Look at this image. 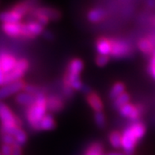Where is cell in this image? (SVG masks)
Returning a JSON list of instances; mask_svg holds the SVG:
<instances>
[{"label": "cell", "mask_w": 155, "mask_h": 155, "mask_svg": "<svg viewBox=\"0 0 155 155\" xmlns=\"http://www.w3.org/2000/svg\"><path fill=\"white\" fill-rule=\"evenodd\" d=\"M147 131L146 125L138 120L132 122L122 133V148L125 155H132L139 140L143 139Z\"/></svg>", "instance_id": "6da1fadb"}, {"label": "cell", "mask_w": 155, "mask_h": 155, "mask_svg": "<svg viewBox=\"0 0 155 155\" xmlns=\"http://www.w3.org/2000/svg\"><path fill=\"white\" fill-rule=\"evenodd\" d=\"M47 99L44 93L37 94L32 104L27 107L26 118L30 127L35 131L39 130L41 119L47 114Z\"/></svg>", "instance_id": "7a4b0ae2"}, {"label": "cell", "mask_w": 155, "mask_h": 155, "mask_svg": "<svg viewBox=\"0 0 155 155\" xmlns=\"http://www.w3.org/2000/svg\"><path fill=\"white\" fill-rule=\"evenodd\" d=\"M84 68L82 59L75 58L69 62L67 71L63 76V84L69 85L74 90H82L83 84L80 79V74Z\"/></svg>", "instance_id": "3957f363"}, {"label": "cell", "mask_w": 155, "mask_h": 155, "mask_svg": "<svg viewBox=\"0 0 155 155\" xmlns=\"http://www.w3.org/2000/svg\"><path fill=\"white\" fill-rule=\"evenodd\" d=\"M0 120L2 123L1 131L2 134L13 135L18 127H21V123L6 104L0 101Z\"/></svg>", "instance_id": "277c9868"}, {"label": "cell", "mask_w": 155, "mask_h": 155, "mask_svg": "<svg viewBox=\"0 0 155 155\" xmlns=\"http://www.w3.org/2000/svg\"><path fill=\"white\" fill-rule=\"evenodd\" d=\"M2 30L6 35L11 37H23L26 39H33L27 25L25 23H3Z\"/></svg>", "instance_id": "5b68a950"}, {"label": "cell", "mask_w": 155, "mask_h": 155, "mask_svg": "<svg viewBox=\"0 0 155 155\" xmlns=\"http://www.w3.org/2000/svg\"><path fill=\"white\" fill-rule=\"evenodd\" d=\"M112 49L110 55L114 58L121 59L127 57L132 53L131 45L126 41L122 39L111 38Z\"/></svg>", "instance_id": "8992f818"}, {"label": "cell", "mask_w": 155, "mask_h": 155, "mask_svg": "<svg viewBox=\"0 0 155 155\" xmlns=\"http://www.w3.org/2000/svg\"><path fill=\"white\" fill-rule=\"evenodd\" d=\"M29 63L26 59H18L16 67L10 73L5 75V84L15 82L19 80H21V78L25 75V74L29 70ZM4 84V85H5Z\"/></svg>", "instance_id": "52a82bcc"}, {"label": "cell", "mask_w": 155, "mask_h": 155, "mask_svg": "<svg viewBox=\"0 0 155 155\" xmlns=\"http://www.w3.org/2000/svg\"><path fill=\"white\" fill-rule=\"evenodd\" d=\"M118 110L121 116L129 119L132 122H135L139 120V118L142 116L143 108L140 104H134L129 102L120 108H119Z\"/></svg>", "instance_id": "ba28073f"}, {"label": "cell", "mask_w": 155, "mask_h": 155, "mask_svg": "<svg viewBox=\"0 0 155 155\" xmlns=\"http://www.w3.org/2000/svg\"><path fill=\"white\" fill-rule=\"evenodd\" d=\"M25 83L22 80H19L15 82L5 84L0 87V101L8 97L15 94H18L20 91L23 90Z\"/></svg>", "instance_id": "9c48e42d"}, {"label": "cell", "mask_w": 155, "mask_h": 155, "mask_svg": "<svg viewBox=\"0 0 155 155\" xmlns=\"http://www.w3.org/2000/svg\"><path fill=\"white\" fill-rule=\"evenodd\" d=\"M137 46L144 55H151L155 51V35H149L139 40Z\"/></svg>", "instance_id": "30bf717a"}, {"label": "cell", "mask_w": 155, "mask_h": 155, "mask_svg": "<svg viewBox=\"0 0 155 155\" xmlns=\"http://www.w3.org/2000/svg\"><path fill=\"white\" fill-rule=\"evenodd\" d=\"M17 62H18V59L12 54L6 52V51L0 53V67L2 68L3 73L5 74V75L10 73L15 69Z\"/></svg>", "instance_id": "8fae6325"}, {"label": "cell", "mask_w": 155, "mask_h": 155, "mask_svg": "<svg viewBox=\"0 0 155 155\" xmlns=\"http://www.w3.org/2000/svg\"><path fill=\"white\" fill-rule=\"evenodd\" d=\"M47 99V108L48 112L50 113H57L61 112L64 108V101L60 97L55 94L49 95L46 97Z\"/></svg>", "instance_id": "7c38bea8"}, {"label": "cell", "mask_w": 155, "mask_h": 155, "mask_svg": "<svg viewBox=\"0 0 155 155\" xmlns=\"http://www.w3.org/2000/svg\"><path fill=\"white\" fill-rule=\"evenodd\" d=\"M96 49L99 55H110L112 49L111 38L106 37H101L96 41Z\"/></svg>", "instance_id": "4fadbf2b"}, {"label": "cell", "mask_w": 155, "mask_h": 155, "mask_svg": "<svg viewBox=\"0 0 155 155\" xmlns=\"http://www.w3.org/2000/svg\"><path fill=\"white\" fill-rule=\"evenodd\" d=\"M86 101L90 108L94 110V112H100L103 110V108H104L103 102H102L101 98L97 93L91 91L86 94Z\"/></svg>", "instance_id": "5bb4252c"}, {"label": "cell", "mask_w": 155, "mask_h": 155, "mask_svg": "<svg viewBox=\"0 0 155 155\" xmlns=\"http://www.w3.org/2000/svg\"><path fill=\"white\" fill-rule=\"evenodd\" d=\"M21 18L22 16L13 10L0 13V21L3 23H18Z\"/></svg>", "instance_id": "9a60e30c"}, {"label": "cell", "mask_w": 155, "mask_h": 155, "mask_svg": "<svg viewBox=\"0 0 155 155\" xmlns=\"http://www.w3.org/2000/svg\"><path fill=\"white\" fill-rule=\"evenodd\" d=\"M56 123L51 113H47L39 124L38 131H51L55 127Z\"/></svg>", "instance_id": "2e32d148"}, {"label": "cell", "mask_w": 155, "mask_h": 155, "mask_svg": "<svg viewBox=\"0 0 155 155\" xmlns=\"http://www.w3.org/2000/svg\"><path fill=\"white\" fill-rule=\"evenodd\" d=\"M39 12L46 16L50 21H57L60 18L61 14L57 9L52 8L50 6H41L37 7Z\"/></svg>", "instance_id": "e0dca14e"}, {"label": "cell", "mask_w": 155, "mask_h": 155, "mask_svg": "<svg viewBox=\"0 0 155 155\" xmlns=\"http://www.w3.org/2000/svg\"><path fill=\"white\" fill-rule=\"evenodd\" d=\"M35 98H36V96L33 94H28V93L23 91V92H20L17 94L15 101L18 104L28 107L33 104L35 101Z\"/></svg>", "instance_id": "ac0fdd59"}, {"label": "cell", "mask_w": 155, "mask_h": 155, "mask_svg": "<svg viewBox=\"0 0 155 155\" xmlns=\"http://www.w3.org/2000/svg\"><path fill=\"white\" fill-rule=\"evenodd\" d=\"M106 16V13L102 9H92L87 14V19L92 23L100 22L101 21L104 20Z\"/></svg>", "instance_id": "d6986e66"}, {"label": "cell", "mask_w": 155, "mask_h": 155, "mask_svg": "<svg viewBox=\"0 0 155 155\" xmlns=\"http://www.w3.org/2000/svg\"><path fill=\"white\" fill-rule=\"evenodd\" d=\"M108 141L111 146L116 149L122 148V133L118 131H112L108 135Z\"/></svg>", "instance_id": "ffe728a7"}, {"label": "cell", "mask_w": 155, "mask_h": 155, "mask_svg": "<svg viewBox=\"0 0 155 155\" xmlns=\"http://www.w3.org/2000/svg\"><path fill=\"white\" fill-rule=\"evenodd\" d=\"M27 27L29 29V32H30L31 35L33 36V38H35L37 36L43 34L45 32V29H44V25L37 22V21H32L29 22L27 23Z\"/></svg>", "instance_id": "44dd1931"}, {"label": "cell", "mask_w": 155, "mask_h": 155, "mask_svg": "<svg viewBox=\"0 0 155 155\" xmlns=\"http://www.w3.org/2000/svg\"><path fill=\"white\" fill-rule=\"evenodd\" d=\"M125 92V85L121 82H116L113 84L109 92V97L112 101L118 97L120 95Z\"/></svg>", "instance_id": "7402d4cb"}, {"label": "cell", "mask_w": 155, "mask_h": 155, "mask_svg": "<svg viewBox=\"0 0 155 155\" xmlns=\"http://www.w3.org/2000/svg\"><path fill=\"white\" fill-rule=\"evenodd\" d=\"M130 99H131V97H130L129 94L124 92V94L120 95L118 97H116L115 100H113V107L116 109H119L122 106H124V104L129 103Z\"/></svg>", "instance_id": "603a6c76"}, {"label": "cell", "mask_w": 155, "mask_h": 155, "mask_svg": "<svg viewBox=\"0 0 155 155\" xmlns=\"http://www.w3.org/2000/svg\"><path fill=\"white\" fill-rule=\"evenodd\" d=\"M13 135L15 138L17 145H19L20 147H21L24 144H25L27 141V135L26 133L25 132L21 127H18L15 133L13 134Z\"/></svg>", "instance_id": "cb8c5ba5"}, {"label": "cell", "mask_w": 155, "mask_h": 155, "mask_svg": "<svg viewBox=\"0 0 155 155\" xmlns=\"http://www.w3.org/2000/svg\"><path fill=\"white\" fill-rule=\"evenodd\" d=\"M103 147L101 143H94L90 145L86 151V155H102Z\"/></svg>", "instance_id": "d4e9b609"}, {"label": "cell", "mask_w": 155, "mask_h": 155, "mask_svg": "<svg viewBox=\"0 0 155 155\" xmlns=\"http://www.w3.org/2000/svg\"><path fill=\"white\" fill-rule=\"evenodd\" d=\"M94 121L96 123L97 126L100 128H103L106 124V120L103 111L100 112H95L94 113Z\"/></svg>", "instance_id": "484cf974"}, {"label": "cell", "mask_w": 155, "mask_h": 155, "mask_svg": "<svg viewBox=\"0 0 155 155\" xmlns=\"http://www.w3.org/2000/svg\"><path fill=\"white\" fill-rule=\"evenodd\" d=\"M23 91L28 93V94H33L34 96H37V94H41V93H44L43 91H41V89L38 86H33V85H26L25 86Z\"/></svg>", "instance_id": "4316f807"}, {"label": "cell", "mask_w": 155, "mask_h": 155, "mask_svg": "<svg viewBox=\"0 0 155 155\" xmlns=\"http://www.w3.org/2000/svg\"><path fill=\"white\" fill-rule=\"evenodd\" d=\"M150 56V59L148 64V72L151 78L155 81V51Z\"/></svg>", "instance_id": "83f0119b"}, {"label": "cell", "mask_w": 155, "mask_h": 155, "mask_svg": "<svg viewBox=\"0 0 155 155\" xmlns=\"http://www.w3.org/2000/svg\"><path fill=\"white\" fill-rule=\"evenodd\" d=\"M109 55H99L96 57L95 62L96 64L98 67H104L109 62Z\"/></svg>", "instance_id": "f1b7e54d"}, {"label": "cell", "mask_w": 155, "mask_h": 155, "mask_svg": "<svg viewBox=\"0 0 155 155\" xmlns=\"http://www.w3.org/2000/svg\"><path fill=\"white\" fill-rule=\"evenodd\" d=\"M2 141L3 144L6 145L14 146L16 144V140L14 135H10V134H2Z\"/></svg>", "instance_id": "f546056e"}, {"label": "cell", "mask_w": 155, "mask_h": 155, "mask_svg": "<svg viewBox=\"0 0 155 155\" xmlns=\"http://www.w3.org/2000/svg\"><path fill=\"white\" fill-rule=\"evenodd\" d=\"M13 150V146L6 145V144H3L1 148V153L2 155H11L12 154Z\"/></svg>", "instance_id": "4dcf8cb0"}, {"label": "cell", "mask_w": 155, "mask_h": 155, "mask_svg": "<svg viewBox=\"0 0 155 155\" xmlns=\"http://www.w3.org/2000/svg\"><path fill=\"white\" fill-rule=\"evenodd\" d=\"M11 155H22L21 147H20L19 145H17V144L13 146L12 154Z\"/></svg>", "instance_id": "1f68e13d"}, {"label": "cell", "mask_w": 155, "mask_h": 155, "mask_svg": "<svg viewBox=\"0 0 155 155\" xmlns=\"http://www.w3.org/2000/svg\"><path fill=\"white\" fill-rule=\"evenodd\" d=\"M5 84V74L2 71V68L0 67V86H3Z\"/></svg>", "instance_id": "d6a6232c"}, {"label": "cell", "mask_w": 155, "mask_h": 155, "mask_svg": "<svg viewBox=\"0 0 155 155\" xmlns=\"http://www.w3.org/2000/svg\"><path fill=\"white\" fill-rule=\"evenodd\" d=\"M43 35L44 37L47 39V40H51V39H53V34H52L51 32H49V31H45Z\"/></svg>", "instance_id": "836d02e7"}, {"label": "cell", "mask_w": 155, "mask_h": 155, "mask_svg": "<svg viewBox=\"0 0 155 155\" xmlns=\"http://www.w3.org/2000/svg\"><path fill=\"white\" fill-rule=\"evenodd\" d=\"M147 3L150 7H154L155 6V0H147Z\"/></svg>", "instance_id": "e575fe53"}, {"label": "cell", "mask_w": 155, "mask_h": 155, "mask_svg": "<svg viewBox=\"0 0 155 155\" xmlns=\"http://www.w3.org/2000/svg\"><path fill=\"white\" fill-rule=\"evenodd\" d=\"M107 155H125V153H118V152H111V153H108Z\"/></svg>", "instance_id": "d590c367"}, {"label": "cell", "mask_w": 155, "mask_h": 155, "mask_svg": "<svg viewBox=\"0 0 155 155\" xmlns=\"http://www.w3.org/2000/svg\"><path fill=\"white\" fill-rule=\"evenodd\" d=\"M153 24H154V25H155V18H154V19H153Z\"/></svg>", "instance_id": "8d00e7d4"}, {"label": "cell", "mask_w": 155, "mask_h": 155, "mask_svg": "<svg viewBox=\"0 0 155 155\" xmlns=\"http://www.w3.org/2000/svg\"><path fill=\"white\" fill-rule=\"evenodd\" d=\"M0 155H2V153H1V152H0Z\"/></svg>", "instance_id": "74e56055"}]
</instances>
